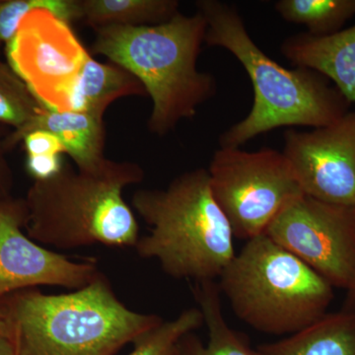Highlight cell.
<instances>
[{"label":"cell","mask_w":355,"mask_h":355,"mask_svg":"<svg viewBox=\"0 0 355 355\" xmlns=\"http://www.w3.org/2000/svg\"><path fill=\"white\" fill-rule=\"evenodd\" d=\"M196 6L207 21L205 44L232 53L254 88L251 111L222 133L220 147L240 148L282 127H326L349 113L352 104L328 78L304 67L286 69L266 55L234 6L218 0H198Z\"/></svg>","instance_id":"cell-1"},{"label":"cell","mask_w":355,"mask_h":355,"mask_svg":"<svg viewBox=\"0 0 355 355\" xmlns=\"http://www.w3.org/2000/svg\"><path fill=\"white\" fill-rule=\"evenodd\" d=\"M0 309L16 355H114L164 321L128 308L103 273L69 293L14 292Z\"/></svg>","instance_id":"cell-2"},{"label":"cell","mask_w":355,"mask_h":355,"mask_svg":"<svg viewBox=\"0 0 355 355\" xmlns=\"http://www.w3.org/2000/svg\"><path fill=\"white\" fill-rule=\"evenodd\" d=\"M207 21L181 12L160 25L107 26L95 29L92 51L133 74L153 100L148 130L164 137L216 95L211 73L198 69Z\"/></svg>","instance_id":"cell-3"},{"label":"cell","mask_w":355,"mask_h":355,"mask_svg":"<svg viewBox=\"0 0 355 355\" xmlns=\"http://www.w3.org/2000/svg\"><path fill=\"white\" fill-rule=\"evenodd\" d=\"M141 166L105 157L89 169L64 164L55 176L35 181L25 200L27 234L60 250L101 244L135 248L139 222L123 200L125 188L144 181Z\"/></svg>","instance_id":"cell-4"},{"label":"cell","mask_w":355,"mask_h":355,"mask_svg":"<svg viewBox=\"0 0 355 355\" xmlns=\"http://www.w3.org/2000/svg\"><path fill=\"white\" fill-rule=\"evenodd\" d=\"M132 207L149 227L135 249L177 279L216 280L234 258V235L217 205L207 169L179 175L165 190H137Z\"/></svg>","instance_id":"cell-5"},{"label":"cell","mask_w":355,"mask_h":355,"mask_svg":"<svg viewBox=\"0 0 355 355\" xmlns=\"http://www.w3.org/2000/svg\"><path fill=\"white\" fill-rule=\"evenodd\" d=\"M217 284L238 319L273 336L304 330L335 298L330 282L265 234L246 241Z\"/></svg>","instance_id":"cell-6"},{"label":"cell","mask_w":355,"mask_h":355,"mask_svg":"<svg viewBox=\"0 0 355 355\" xmlns=\"http://www.w3.org/2000/svg\"><path fill=\"white\" fill-rule=\"evenodd\" d=\"M212 196L238 239L263 235L280 210L303 195L286 156L272 148L254 153L220 147L209 163Z\"/></svg>","instance_id":"cell-7"},{"label":"cell","mask_w":355,"mask_h":355,"mask_svg":"<svg viewBox=\"0 0 355 355\" xmlns=\"http://www.w3.org/2000/svg\"><path fill=\"white\" fill-rule=\"evenodd\" d=\"M9 67L44 108L71 112L79 76L90 53L70 25L46 9L21 21L6 44Z\"/></svg>","instance_id":"cell-8"},{"label":"cell","mask_w":355,"mask_h":355,"mask_svg":"<svg viewBox=\"0 0 355 355\" xmlns=\"http://www.w3.org/2000/svg\"><path fill=\"white\" fill-rule=\"evenodd\" d=\"M263 234L335 288L355 286V209L303 193L280 210Z\"/></svg>","instance_id":"cell-9"},{"label":"cell","mask_w":355,"mask_h":355,"mask_svg":"<svg viewBox=\"0 0 355 355\" xmlns=\"http://www.w3.org/2000/svg\"><path fill=\"white\" fill-rule=\"evenodd\" d=\"M284 154L304 195L355 209V111L326 127L284 133Z\"/></svg>","instance_id":"cell-10"},{"label":"cell","mask_w":355,"mask_h":355,"mask_svg":"<svg viewBox=\"0 0 355 355\" xmlns=\"http://www.w3.org/2000/svg\"><path fill=\"white\" fill-rule=\"evenodd\" d=\"M26 222L25 200L0 198V299L41 286L79 291L101 275L93 259L72 261L40 246L23 232Z\"/></svg>","instance_id":"cell-11"},{"label":"cell","mask_w":355,"mask_h":355,"mask_svg":"<svg viewBox=\"0 0 355 355\" xmlns=\"http://www.w3.org/2000/svg\"><path fill=\"white\" fill-rule=\"evenodd\" d=\"M294 67L317 71L355 104V24L328 36L292 35L280 46Z\"/></svg>","instance_id":"cell-12"},{"label":"cell","mask_w":355,"mask_h":355,"mask_svg":"<svg viewBox=\"0 0 355 355\" xmlns=\"http://www.w3.org/2000/svg\"><path fill=\"white\" fill-rule=\"evenodd\" d=\"M34 130L53 133L62 142L77 169L95 167L105 158L103 119L83 112H57L42 108L31 121L9 137L8 146Z\"/></svg>","instance_id":"cell-13"},{"label":"cell","mask_w":355,"mask_h":355,"mask_svg":"<svg viewBox=\"0 0 355 355\" xmlns=\"http://www.w3.org/2000/svg\"><path fill=\"white\" fill-rule=\"evenodd\" d=\"M256 349L260 355H355V312L327 313L304 330Z\"/></svg>","instance_id":"cell-14"},{"label":"cell","mask_w":355,"mask_h":355,"mask_svg":"<svg viewBox=\"0 0 355 355\" xmlns=\"http://www.w3.org/2000/svg\"><path fill=\"white\" fill-rule=\"evenodd\" d=\"M191 292L202 311L209 340L203 343L195 334H188L180 340V355H260L251 347L247 336L229 326L216 280L193 282Z\"/></svg>","instance_id":"cell-15"},{"label":"cell","mask_w":355,"mask_h":355,"mask_svg":"<svg viewBox=\"0 0 355 355\" xmlns=\"http://www.w3.org/2000/svg\"><path fill=\"white\" fill-rule=\"evenodd\" d=\"M142 83L128 70L101 64L89 55L77 83L71 112H83L103 119L112 103L128 96H146Z\"/></svg>","instance_id":"cell-16"},{"label":"cell","mask_w":355,"mask_h":355,"mask_svg":"<svg viewBox=\"0 0 355 355\" xmlns=\"http://www.w3.org/2000/svg\"><path fill=\"white\" fill-rule=\"evenodd\" d=\"M83 19L93 29L107 26L160 25L180 12L177 0H79Z\"/></svg>","instance_id":"cell-17"},{"label":"cell","mask_w":355,"mask_h":355,"mask_svg":"<svg viewBox=\"0 0 355 355\" xmlns=\"http://www.w3.org/2000/svg\"><path fill=\"white\" fill-rule=\"evenodd\" d=\"M275 10L284 21L305 26L308 34L328 36L355 15V0H279Z\"/></svg>","instance_id":"cell-18"},{"label":"cell","mask_w":355,"mask_h":355,"mask_svg":"<svg viewBox=\"0 0 355 355\" xmlns=\"http://www.w3.org/2000/svg\"><path fill=\"white\" fill-rule=\"evenodd\" d=\"M205 324L200 308L183 311L175 319L163 321L132 343L128 355H180L179 343L184 336Z\"/></svg>","instance_id":"cell-19"},{"label":"cell","mask_w":355,"mask_h":355,"mask_svg":"<svg viewBox=\"0 0 355 355\" xmlns=\"http://www.w3.org/2000/svg\"><path fill=\"white\" fill-rule=\"evenodd\" d=\"M36 9H46L67 24L83 19L79 0H6L0 1V41L14 38L21 21Z\"/></svg>","instance_id":"cell-20"},{"label":"cell","mask_w":355,"mask_h":355,"mask_svg":"<svg viewBox=\"0 0 355 355\" xmlns=\"http://www.w3.org/2000/svg\"><path fill=\"white\" fill-rule=\"evenodd\" d=\"M12 70L0 76V121L16 130L25 127L43 108Z\"/></svg>","instance_id":"cell-21"},{"label":"cell","mask_w":355,"mask_h":355,"mask_svg":"<svg viewBox=\"0 0 355 355\" xmlns=\"http://www.w3.org/2000/svg\"><path fill=\"white\" fill-rule=\"evenodd\" d=\"M28 155H60L67 153L60 140L46 130H34L25 135Z\"/></svg>","instance_id":"cell-22"},{"label":"cell","mask_w":355,"mask_h":355,"mask_svg":"<svg viewBox=\"0 0 355 355\" xmlns=\"http://www.w3.org/2000/svg\"><path fill=\"white\" fill-rule=\"evenodd\" d=\"M60 155H28V172L35 181H44L57 175L64 167Z\"/></svg>","instance_id":"cell-23"},{"label":"cell","mask_w":355,"mask_h":355,"mask_svg":"<svg viewBox=\"0 0 355 355\" xmlns=\"http://www.w3.org/2000/svg\"><path fill=\"white\" fill-rule=\"evenodd\" d=\"M0 355H16L8 327L0 309Z\"/></svg>","instance_id":"cell-24"},{"label":"cell","mask_w":355,"mask_h":355,"mask_svg":"<svg viewBox=\"0 0 355 355\" xmlns=\"http://www.w3.org/2000/svg\"><path fill=\"white\" fill-rule=\"evenodd\" d=\"M10 188V175L6 161L0 153V198H6Z\"/></svg>","instance_id":"cell-25"},{"label":"cell","mask_w":355,"mask_h":355,"mask_svg":"<svg viewBox=\"0 0 355 355\" xmlns=\"http://www.w3.org/2000/svg\"><path fill=\"white\" fill-rule=\"evenodd\" d=\"M342 309L347 311H354L355 312V286L350 291H347L345 301Z\"/></svg>","instance_id":"cell-26"},{"label":"cell","mask_w":355,"mask_h":355,"mask_svg":"<svg viewBox=\"0 0 355 355\" xmlns=\"http://www.w3.org/2000/svg\"><path fill=\"white\" fill-rule=\"evenodd\" d=\"M10 67H6V65L0 60V76L7 73V72L10 71Z\"/></svg>","instance_id":"cell-27"}]
</instances>
